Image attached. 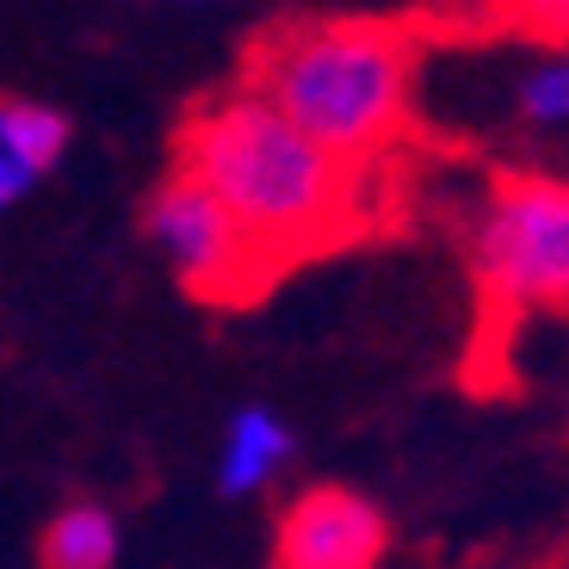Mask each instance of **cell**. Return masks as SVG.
I'll return each instance as SVG.
<instances>
[{
    "mask_svg": "<svg viewBox=\"0 0 569 569\" xmlns=\"http://www.w3.org/2000/svg\"><path fill=\"white\" fill-rule=\"evenodd\" d=\"M173 168H186L223 204L272 279L310 254L353 242L371 199L366 161L310 142L248 87H229L186 118Z\"/></svg>",
    "mask_w": 569,
    "mask_h": 569,
    "instance_id": "cell-1",
    "label": "cell"
},
{
    "mask_svg": "<svg viewBox=\"0 0 569 569\" xmlns=\"http://www.w3.org/2000/svg\"><path fill=\"white\" fill-rule=\"evenodd\" d=\"M248 93L347 161H378L415 118V38L390 19H291L254 38Z\"/></svg>",
    "mask_w": 569,
    "mask_h": 569,
    "instance_id": "cell-2",
    "label": "cell"
},
{
    "mask_svg": "<svg viewBox=\"0 0 569 569\" xmlns=\"http://www.w3.org/2000/svg\"><path fill=\"white\" fill-rule=\"evenodd\" d=\"M470 279L501 335L520 316L569 322V180L501 173L470 217Z\"/></svg>",
    "mask_w": 569,
    "mask_h": 569,
    "instance_id": "cell-3",
    "label": "cell"
},
{
    "mask_svg": "<svg viewBox=\"0 0 569 569\" xmlns=\"http://www.w3.org/2000/svg\"><path fill=\"white\" fill-rule=\"evenodd\" d=\"M142 223H149V242L168 254L173 279L199 303H248L272 284V272L242 242V229L229 223V211L186 168L156 180V192L142 204Z\"/></svg>",
    "mask_w": 569,
    "mask_h": 569,
    "instance_id": "cell-4",
    "label": "cell"
},
{
    "mask_svg": "<svg viewBox=\"0 0 569 569\" xmlns=\"http://www.w3.org/2000/svg\"><path fill=\"white\" fill-rule=\"evenodd\" d=\"M390 520L347 483H316L284 501L272 527V569H378Z\"/></svg>",
    "mask_w": 569,
    "mask_h": 569,
    "instance_id": "cell-5",
    "label": "cell"
},
{
    "mask_svg": "<svg viewBox=\"0 0 569 569\" xmlns=\"http://www.w3.org/2000/svg\"><path fill=\"white\" fill-rule=\"evenodd\" d=\"M69 118L38 100H0V211H13L31 186L62 161Z\"/></svg>",
    "mask_w": 569,
    "mask_h": 569,
    "instance_id": "cell-6",
    "label": "cell"
},
{
    "mask_svg": "<svg viewBox=\"0 0 569 569\" xmlns=\"http://www.w3.org/2000/svg\"><path fill=\"white\" fill-rule=\"evenodd\" d=\"M298 440L291 427L279 421L272 409H236L229 415V433H223V458H217V489L223 496H260V489L291 465Z\"/></svg>",
    "mask_w": 569,
    "mask_h": 569,
    "instance_id": "cell-7",
    "label": "cell"
},
{
    "mask_svg": "<svg viewBox=\"0 0 569 569\" xmlns=\"http://www.w3.org/2000/svg\"><path fill=\"white\" fill-rule=\"evenodd\" d=\"M118 563V520L100 501H69L38 532V569H112Z\"/></svg>",
    "mask_w": 569,
    "mask_h": 569,
    "instance_id": "cell-8",
    "label": "cell"
},
{
    "mask_svg": "<svg viewBox=\"0 0 569 569\" xmlns=\"http://www.w3.org/2000/svg\"><path fill=\"white\" fill-rule=\"evenodd\" d=\"M520 118L527 124H569V57H551L520 81Z\"/></svg>",
    "mask_w": 569,
    "mask_h": 569,
    "instance_id": "cell-9",
    "label": "cell"
},
{
    "mask_svg": "<svg viewBox=\"0 0 569 569\" xmlns=\"http://www.w3.org/2000/svg\"><path fill=\"white\" fill-rule=\"evenodd\" d=\"M501 19L527 38L551 43V50H569V0H513Z\"/></svg>",
    "mask_w": 569,
    "mask_h": 569,
    "instance_id": "cell-10",
    "label": "cell"
},
{
    "mask_svg": "<svg viewBox=\"0 0 569 569\" xmlns=\"http://www.w3.org/2000/svg\"><path fill=\"white\" fill-rule=\"evenodd\" d=\"M483 7H496V13H508V7H513V0H483Z\"/></svg>",
    "mask_w": 569,
    "mask_h": 569,
    "instance_id": "cell-11",
    "label": "cell"
}]
</instances>
